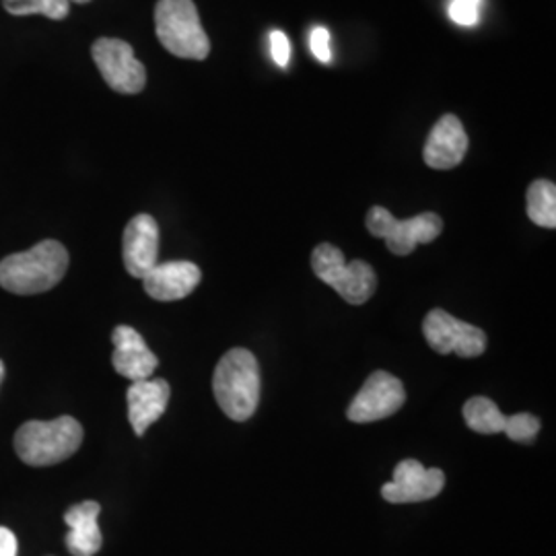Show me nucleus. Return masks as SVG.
I'll return each instance as SVG.
<instances>
[{"mask_svg":"<svg viewBox=\"0 0 556 556\" xmlns=\"http://www.w3.org/2000/svg\"><path fill=\"white\" fill-rule=\"evenodd\" d=\"M155 29L161 46L178 59L204 60L211 54V41L192 0H160L155 7Z\"/></svg>","mask_w":556,"mask_h":556,"instance_id":"4","label":"nucleus"},{"mask_svg":"<svg viewBox=\"0 0 556 556\" xmlns=\"http://www.w3.org/2000/svg\"><path fill=\"white\" fill-rule=\"evenodd\" d=\"M365 225L374 238L383 239L396 256H408L420 243H431L441 236L443 220L435 213H422L413 219L397 220L388 208L374 206Z\"/></svg>","mask_w":556,"mask_h":556,"instance_id":"6","label":"nucleus"},{"mask_svg":"<svg viewBox=\"0 0 556 556\" xmlns=\"http://www.w3.org/2000/svg\"><path fill=\"white\" fill-rule=\"evenodd\" d=\"M0 556H17V538L9 530L0 526Z\"/></svg>","mask_w":556,"mask_h":556,"instance_id":"24","label":"nucleus"},{"mask_svg":"<svg viewBox=\"0 0 556 556\" xmlns=\"http://www.w3.org/2000/svg\"><path fill=\"white\" fill-rule=\"evenodd\" d=\"M122 256L128 275L144 278L160 262V225L151 215H137L124 229Z\"/></svg>","mask_w":556,"mask_h":556,"instance_id":"11","label":"nucleus"},{"mask_svg":"<svg viewBox=\"0 0 556 556\" xmlns=\"http://www.w3.org/2000/svg\"><path fill=\"white\" fill-rule=\"evenodd\" d=\"M462 413H464L466 425L480 435H497L505 429L507 417L498 410L497 404L491 397H470L464 404Z\"/></svg>","mask_w":556,"mask_h":556,"instance_id":"17","label":"nucleus"},{"mask_svg":"<svg viewBox=\"0 0 556 556\" xmlns=\"http://www.w3.org/2000/svg\"><path fill=\"white\" fill-rule=\"evenodd\" d=\"M406 392L400 379L388 371L371 374L361 388L353 404L349 406L346 417L353 422H376L392 417L404 406Z\"/></svg>","mask_w":556,"mask_h":556,"instance_id":"9","label":"nucleus"},{"mask_svg":"<svg viewBox=\"0 0 556 556\" xmlns=\"http://www.w3.org/2000/svg\"><path fill=\"white\" fill-rule=\"evenodd\" d=\"M2 7L7 13L27 17V15H43L50 20H66L71 11L68 0H2Z\"/></svg>","mask_w":556,"mask_h":556,"instance_id":"19","label":"nucleus"},{"mask_svg":"<svg viewBox=\"0 0 556 556\" xmlns=\"http://www.w3.org/2000/svg\"><path fill=\"white\" fill-rule=\"evenodd\" d=\"M93 60L103 80L118 93L135 96L147 85V71L140 64L130 43L116 38H101L91 48Z\"/></svg>","mask_w":556,"mask_h":556,"instance_id":"8","label":"nucleus"},{"mask_svg":"<svg viewBox=\"0 0 556 556\" xmlns=\"http://www.w3.org/2000/svg\"><path fill=\"white\" fill-rule=\"evenodd\" d=\"M528 217L538 227H556V186L548 179H536L528 188Z\"/></svg>","mask_w":556,"mask_h":556,"instance_id":"18","label":"nucleus"},{"mask_svg":"<svg viewBox=\"0 0 556 556\" xmlns=\"http://www.w3.org/2000/svg\"><path fill=\"white\" fill-rule=\"evenodd\" d=\"M169 396H172V390L165 379L149 378L132 381V386L126 392V402H128V420L139 438H142L144 431L165 415Z\"/></svg>","mask_w":556,"mask_h":556,"instance_id":"15","label":"nucleus"},{"mask_svg":"<svg viewBox=\"0 0 556 556\" xmlns=\"http://www.w3.org/2000/svg\"><path fill=\"white\" fill-rule=\"evenodd\" d=\"M540 431V420L534 415L519 413L514 417H507L503 433L517 443H532Z\"/></svg>","mask_w":556,"mask_h":556,"instance_id":"20","label":"nucleus"},{"mask_svg":"<svg viewBox=\"0 0 556 556\" xmlns=\"http://www.w3.org/2000/svg\"><path fill=\"white\" fill-rule=\"evenodd\" d=\"M83 435L77 418L29 420L15 433V452L27 466H54L77 454Z\"/></svg>","mask_w":556,"mask_h":556,"instance_id":"3","label":"nucleus"},{"mask_svg":"<svg viewBox=\"0 0 556 556\" xmlns=\"http://www.w3.org/2000/svg\"><path fill=\"white\" fill-rule=\"evenodd\" d=\"M309 46H312V52L314 56L324 62V64H330L332 62V48H330V31L326 27H316L312 31V38H309Z\"/></svg>","mask_w":556,"mask_h":556,"instance_id":"22","label":"nucleus"},{"mask_svg":"<svg viewBox=\"0 0 556 556\" xmlns=\"http://www.w3.org/2000/svg\"><path fill=\"white\" fill-rule=\"evenodd\" d=\"M101 514L100 503L96 501H83L79 505H73L66 514L64 521L71 528L66 536V546L73 556H96L100 553L101 538L98 517Z\"/></svg>","mask_w":556,"mask_h":556,"instance_id":"16","label":"nucleus"},{"mask_svg":"<svg viewBox=\"0 0 556 556\" xmlns=\"http://www.w3.org/2000/svg\"><path fill=\"white\" fill-rule=\"evenodd\" d=\"M213 392L227 417L238 422L252 418L260 402L258 358L248 349H231L215 369Z\"/></svg>","mask_w":556,"mask_h":556,"instance_id":"2","label":"nucleus"},{"mask_svg":"<svg viewBox=\"0 0 556 556\" xmlns=\"http://www.w3.org/2000/svg\"><path fill=\"white\" fill-rule=\"evenodd\" d=\"M68 270L66 248L46 239L27 252L0 262V287L15 295H38L54 289Z\"/></svg>","mask_w":556,"mask_h":556,"instance_id":"1","label":"nucleus"},{"mask_svg":"<svg viewBox=\"0 0 556 556\" xmlns=\"http://www.w3.org/2000/svg\"><path fill=\"white\" fill-rule=\"evenodd\" d=\"M270 52H273V59H275L278 66H287V64H289L291 43H289V38L285 36V31L275 29V31L270 34Z\"/></svg>","mask_w":556,"mask_h":556,"instance_id":"23","label":"nucleus"},{"mask_svg":"<svg viewBox=\"0 0 556 556\" xmlns=\"http://www.w3.org/2000/svg\"><path fill=\"white\" fill-rule=\"evenodd\" d=\"M68 2H77V4H87V2H91V0H68Z\"/></svg>","mask_w":556,"mask_h":556,"instance_id":"26","label":"nucleus"},{"mask_svg":"<svg viewBox=\"0 0 556 556\" xmlns=\"http://www.w3.org/2000/svg\"><path fill=\"white\" fill-rule=\"evenodd\" d=\"M200 278L202 273L194 262L176 260L153 266L142 278V285L147 295L155 301H178L199 287Z\"/></svg>","mask_w":556,"mask_h":556,"instance_id":"13","label":"nucleus"},{"mask_svg":"<svg viewBox=\"0 0 556 556\" xmlns=\"http://www.w3.org/2000/svg\"><path fill=\"white\" fill-rule=\"evenodd\" d=\"M112 342H114L112 363L122 378L130 381L153 378L160 361L135 328L118 326L112 334Z\"/></svg>","mask_w":556,"mask_h":556,"instance_id":"14","label":"nucleus"},{"mask_svg":"<svg viewBox=\"0 0 556 556\" xmlns=\"http://www.w3.org/2000/svg\"><path fill=\"white\" fill-rule=\"evenodd\" d=\"M468 135L454 114H445L429 132L422 160L433 169H454L468 153Z\"/></svg>","mask_w":556,"mask_h":556,"instance_id":"12","label":"nucleus"},{"mask_svg":"<svg viewBox=\"0 0 556 556\" xmlns=\"http://www.w3.org/2000/svg\"><path fill=\"white\" fill-rule=\"evenodd\" d=\"M447 13H450V20L456 21L457 25H464V27H472L480 20L478 7L466 0H452Z\"/></svg>","mask_w":556,"mask_h":556,"instance_id":"21","label":"nucleus"},{"mask_svg":"<svg viewBox=\"0 0 556 556\" xmlns=\"http://www.w3.org/2000/svg\"><path fill=\"white\" fill-rule=\"evenodd\" d=\"M312 268L321 282L332 287L351 305L367 303L378 289L376 270L363 260L346 262L342 250L332 243H321L314 250Z\"/></svg>","mask_w":556,"mask_h":556,"instance_id":"5","label":"nucleus"},{"mask_svg":"<svg viewBox=\"0 0 556 556\" xmlns=\"http://www.w3.org/2000/svg\"><path fill=\"white\" fill-rule=\"evenodd\" d=\"M2 378H4V363L0 361V381H2Z\"/></svg>","mask_w":556,"mask_h":556,"instance_id":"25","label":"nucleus"},{"mask_svg":"<svg viewBox=\"0 0 556 556\" xmlns=\"http://www.w3.org/2000/svg\"><path fill=\"white\" fill-rule=\"evenodd\" d=\"M422 334L439 355L456 353L459 357L475 358L486 351V337L480 328L456 319L443 309L427 314L422 321Z\"/></svg>","mask_w":556,"mask_h":556,"instance_id":"7","label":"nucleus"},{"mask_svg":"<svg viewBox=\"0 0 556 556\" xmlns=\"http://www.w3.org/2000/svg\"><path fill=\"white\" fill-rule=\"evenodd\" d=\"M466 2H470V4H475V7H480L482 0H466Z\"/></svg>","mask_w":556,"mask_h":556,"instance_id":"27","label":"nucleus"},{"mask_svg":"<svg viewBox=\"0 0 556 556\" xmlns=\"http://www.w3.org/2000/svg\"><path fill=\"white\" fill-rule=\"evenodd\" d=\"M445 486V475L439 468H425L418 459H404L394 470L392 482L381 486L388 503H420L438 497Z\"/></svg>","mask_w":556,"mask_h":556,"instance_id":"10","label":"nucleus"}]
</instances>
